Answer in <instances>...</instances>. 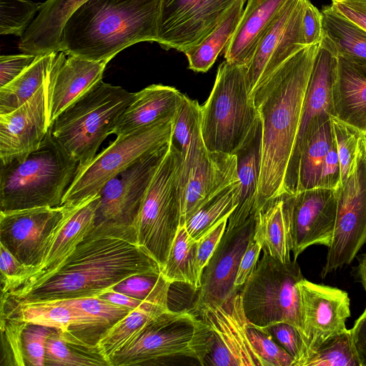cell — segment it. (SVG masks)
<instances>
[{
    "mask_svg": "<svg viewBox=\"0 0 366 366\" xmlns=\"http://www.w3.org/2000/svg\"><path fill=\"white\" fill-rule=\"evenodd\" d=\"M211 328L214 338L204 365L265 366L254 350L248 333L240 292L220 305L204 307L197 314Z\"/></svg>",
    "mask_w": 366,
    "mask_h": 366,
    "instance_id": "obj_15",
    "label": "cell"
},
{
    "mask_svg": "<svg viewBox=\"0 0 366 366\" xmlns=\"http://www.w3.org/2000/svg\"><path fill=\"white\" fill-rule=\"evenodd\" d=\"M61 301L96 317L109 330L132 311L127 307L112 304L97 296Z\"/></svg>",
    "mask_w": 366,
    "mask_h": 366,
    "instance_id": "obj_47",
    "label": "cell"
},
{
    "mask_svg": "<svg viewBox=\"0 0 366 366\" xmlns=\"http://www.w3.org/2000/svg\"><path fill=\"white\" fill-rule=\"evenodd\" d=\"M0 164L1 212L61 206L78 168L50 130L26 157Z\"/></svg>",
    "mask_w": 366,
    "mask_h": 366,
    "instance_id": "obj_4",
    "label": "cell"
},
{
    "mask_svg": "<svg viewBox=\"0 0 366 366\" xmlns=\"http://www.w3.org/2000/svg\"><path fill=\"white\" fill-rule=\"evenodd\" d=\"M169 310V307L147 303L132 310L108 330L99 340L97 347L109 365L114 354L129 345L152 320Z\"/></svg>",
    "mask_w": 366,
    "mask_h": 366,
    "instance_id": "obj_35",
    "label": "cell"
},
{
    "mask_svg": "<svg viewBox=\"0 0 366 366\" xmlns=\"http://www.w3.org/2000/svg\"><path fill=\"white\" fill-rule=\"evenodd\" d=\"M351 333L362 366H366V307L357 319Z\"/></svg>",
    "mask_w": 366,
    "mask_h": 366,
    "instance_id": "obj_56",
    "label": "cell"
},
{
    "mask_svg": "<svg viewBox=\"0 0 366 366\" xmlns=\"http://www.w3.org/2000/svg\"><path fill=\"white\" fill-rule=\"evenodd\" d=\"M182 157L171 144L146 190L132 225L137 243L162 269L181 226Z\"/></svg>",
    "mask_w": 366,
    "mask_h": 366,
    "instance_id": "obj_7",
    "label": "cell"
},
{
    "mask_svg": "<svg viewBox=\"0 0 366 366\" xmlns=\"http://www.w3.org/2000/svg\"><path fill=\"white\" fill-rule=\"evenodd\" d=\"M332 122L340 164L341 184H342L354 169L358 143L364 134L336 117H333Z\"/></svg>",
    "mask_w": 366,
    "mask_h": 366,
    "instance_id": "obj_44",
    "label": "cell"
},
{
    "mask_svg": "<svg viewBox=\"0 0 366 366\" xmlns=\"http://www.w3.org/2000/svg\"><path fill=\"white\" fill-rule=\"evenodd\" d=\"M334 139L330 119L314 134L301 153L296 192L319 187L326 156Z\"/></svg>",
    "mask_w": 366,
    "mask_h": 366,
    "instance_id": "obj_37",
    "label": "cell"
},
{
    "mask_svg": "<svg viewBox=\"0 0 366 366\" xmlns=\"http://www.w3.org/2000/svg\"><path fill=\"white\" fill-rule=\"evenodd\" d=\"M169 144L142 157L107 182L99 192L95 223L133 225L146 190Z\"/></svg>",
    "mask_w": 366,
    "mask_h": 366,
    "instance_id": "obj_17",
    "label": "cell"
},
{
    "mask_svg": "<svg viewBox=\"0 0 366 366\" xmlns=\"http://www.w3.org/2000/svg\"><path fill=\"white\" fill-rule=\"evenodd\" d=\"M57 52L38 55L36 60L18 77L0 88V114L20 107L46 83Z\"/></svg>",
    "mask_w": 366,
    "mask_h": 366,
    "instance_id": "obj_33",
    "label": "cell"
},
{
    "mask_svg": "<svg viewBox=\"0 0 366 366\" xmlns=\"http://www.w3.org/2000/svg\"><path fill=\"white\" fill-rule=\"evenodd\" d=\"M239 180L237 205L228 219L226 229L242 224L257 214L256 203L262 160V124L259 117L249 136L234 154Z\"/></svg>",
    "mask_w": 366,
    "mask_h": 366,
    "instance_id": "obj_28",
    "label": "cell"
},
{
    "mask_svg": "<svg viewBox=\"0 0 366 366\" xmlns=\"http://www.w3.org/2000/svg\"><path fill=\"white\" fill-rule=\"evenodd\" d=\"M318 44L290 56L251 94L262 124L257 214L285 194L287 169Z\"/></svg>",
    "mask_w": 366,
    "mask_h": 366,
    "instance_id": "obj_2",
    "label": "cell"
},
{
    "mask_svg": "<svg viewBox=\"0 0 366 366\" xmlns=\"http://www.w3.org/2000/svg\"><path fill=\"white\" fill-rule=\"evenodd\" d=\"M184 94L172 86L152 84L135 93L113 134L117 137L174 118Z\"/></svg>",
    "mask_w": 366,
    "mask_h": 366,
    "instance_id": "obj_26",
    "label": "cell"
},
{
    "mask_svg": "<svg viewBox=\"0 0 366 366\" xmlns=\"http://www.w3.org/2000/svg\"><path fill=\"white\" fill-rule=\"evenodd\" d=\"M247 329L250 341L265 366H294L293 357L270 334L249 322Z\"/></svg>",
    "mask_w": 366,
    "mask_h": 366,
    "instance_id": "obj_45",
    "label": "cell"
},
{
    "mask_svg": "<svg viewBox=\"0 0 366 366\" xmlns=\"http://www.w3.org/2000/svg\"><path fill=\"white\" fill-rule=\"evenodd\" d=\"M303 366H362L351 330L328 338L310 355Z\"/></svg>",
    "mask_w": 366,
    "mask_h": 366,
    "instance_id": "obj_39",
    "label": "cell"
},
{
    "mask_svg": "<svg viewBox=\"0 0 366 366\" xmlns=\"http://www.w3.org/2000/svg\"><path fill=\"white\" fill-rule=\"evenodd\" d=\"M239 180L206 201L182 224L192 238L198 241L224 219L228 218L237 205Z\"/></svg>",
    "mask_w": 366,
    "mask_h": 366,
    "instance_id": "obj_36",
    "label": "cell"
},
{
    "mask_svg": "<svg viewBox=\"0 0 366 366\" xmlns=\"http://www.w3.org/2000/svg\"><path fill=\"white\" fill-rule=\"evenodd\" d=\"M337 57L332 86L335 117L366 135V61Z\"/></svg>",
    "mask_w": 366,
    "mask_h": 366,
    "instance_id": "obj_25",
    "label": "cell"
},
{
    "mask_svg": "<svg viewBox=\"0 0 366 366\" xmlns=\"http://www.w3.org/2000/svg\"><path fill=\"white\" fill-rule=\"evenodd\" d=\"M46 83L16 109L0 114V162L21 160L39 148L49 128Z\"/></svg>",
    "mask_w": 366,
    "mask_h": 366,
    "instance_id": "obj_21",
    "label": "cell"
},
{
    "mask_svg": "<svg viewBox=\"0 0 366 366\" xmlns=\"http://www.w3.org/2000/svg\"><path fill=\"white\" fill-rule=\"evenodd\" d=\"M26 322L6 305L1 303V363L9 365H25L21 333Z\"/></svg>",
    "mask_w": 366,
    "mask_h": 366,
    "instance_id": "obj_42",
    "label": "cell"
},
{
    "mask_svg": "<svg viewBox=\"0 0 366 366\" xmlns=\"http://www.w3.org/2000/svg\"><path fill=\"white\" fill-rule=\"evenodd\" d=\"M38 55L20 54L0 56V88L7 85L24 72Z\"/></svg>",
    "mask_w": 366,
    "mask_h": 366,
    "instance_id": "obj_51",
    "label": "cell"
},
{
    "mask_svg": "<svg viewBox=\"0 0 366 366\" xmlns=\"http://www.w3.org/2000/svg\"><path fill=\"white\" fill-rule=\"evenodd\" d=\"M66 208L67 204H63L0 211V244L19 262L35 269L40 264L45 246Z\"/></svg>",
    "mask_w": 366,
    "mask_h": 366,
    "instance_id": "obj_19",
    "label": "cell"
},
{
    "mask_svg": "<svg viewBox=\"0 0 366 366\" xmlns=\"http://www.w3.org/2000/svg\"><path fill=\"white\" fill-rule=\"evenodd\" d=\"M246 72V66L226 60L218 67L212 92L201 106L202 134L209 152L234 154L259 118Z\"/></svg>",
    "mask_w": 366,
    "mask_h": 366,
    "instance_id": "obj_6",
    "label": "cell"
},
{
    "mask_svg": "<svg viewBox=\"0 0 366 366\" xmlns=\"http://www.w3.org/2000/svg\"><path fill=\"white\" fill-rule=\"evenodd\" d=\"M227 222L228 218L224 219L197 241L196 261L201 276L226 230Z\"/></svg>",
    "mask_w": 366,
    "mask_h": 366,
    "instance_id": "obj_50",
    "label": "cell"
},
{
    "mask_svg": "<svg viewBox=\"0 0 366 366\" xmlns=\"http://www.w3.org/2000/svg\"><path fill=\"white\" fill-rule=\"evenodd\" d=\"M44 365L109 366L97 346L90 347L66 337L59 330L47 339Z\"/></svg>",
    "mask_w": 366,
    "mask_h": 366,
    "instance_id": "obj_38",
    "label": "cell"
},
{
    "mask_svg": "<svg viewBox=\"0 0 366 366\" xmlns=\"http://www.w3.org/2000/svg\"><path fill=\"white\" fill-rule=\"evenodd\" d=\"M174 118L117 137L86 166L77 169L63 204H76L99 194L112 178L142 157L170 143Z\"/></svg>",
    "mask_w": 366,
    "mask_h": 366,
    "instance_id": "obj_10",
    "label": "cell"
},
{
    "mask_svg": "<svg viewBox=\"0 0 366 366\" xmlns=\"http://www.w3.org/2000/svg\"><path fill=\"white\" fill-rule=\"evenodd\" d=\"M255 219L256 214H252L242 224L226 229L203 269L193 307L197 314L207 306L223 303L239 292L234 283L240 260L253 239Z\"/></svg>",
    "mask_w": 366,
    "mask_h": 366,
    "instance_id": "obj_18",
    "label": "cell"
},
{
    "mask_svg": "<svg viewBox=\"0 0 366 366\" xmlns=\"http://www.w3.org/2000/svg\"><path fill=\"white\" fill-rule=\"evenodd\" d=\"M97 297H99L100 298L112 304L125 307L132 310L140 307L147 303H152L135 299L122 293L115 292L112 290H109L100 294Z\"/></svg>",
    "mask_w": 366,
    "mask_h": 366,
    "instance_id": "obj_57",
    "label": "cell"
},
{
    "mask_svg": "<svg viewBox=\"0 0 366 366\" xmlns=\"http://www.w3.org/2000/svg\"><path fill=\"white\" fill-rule=\"evenodd\" d=\"M134 96L135 93L102 80L52 122L51 136L77 162V169L95 157Z\"/></svg>",
    "mask_w": 366,
    "mask_h": 366,
    "instance_id": "obj_5",
    "label": "cell"
},
{
    "mask_svg": "<svg viewBox=\"0 0 366 366\" xmlns=\"http://www.w3.org/2000/svg\"><path fill=\"white\" fill-rule=\"evenodd\" d=\"M201 129V105L184 94L172 122L170 144L181 154L187 156L192 139Z\"/></svg>",
    "mask_w": 366,
    "mask_h": 366,
    "instance_id": "obj_41",
    "label": "cell"
},
{
    "mask_svg": "<svg viewBox=\"0 0 366 366\" xmlns=\"http://www.w3.org/2000/svg\"><path fill=\"white\" fill-rule=\"evenodd\" d=\"M159 272L133 227L100 222L51 271L1 295L16 303L97 297L132 275Z\"/></svg>",
    "mask_w": 366,
    "mask_h": 366,
    "instance_id": "obj_1",
    "label": "cell"
},
{
    "mask_svg": "<svg viewBox=\"0 0 366 366\" xmlns=\"http://www.w3.org/2000/svg\"><path fill=\"white\" fill-rule=\"evenodd\" d=\"M303 278L297 259L283 263L263 253L240 292L247 320L260 329L279 322L288 323L302 336L298 282Z\"/></svg>",
    "mask_w": 366,
    "mask_h": 366,
    "instance_id": "obj_9",
    "label": "cell"
},
{
    "mask_svg": "<svg viewBox=\"0 0 366 366\" xmlns=\"http://www.w3.org/2000/svg\"><path fill=\"white\" fill-rule=\"evenodd\" d=\"M34 267L19 262L3 244H0L1 295H6L21 285L34 273Z\"/></svg>",
    "mask_w": 366,
    "mask_h": 366,
    "instance_id": "obj_49",
    "label": "cell"
},
{
    "mask_svg": "<svg viewBox=\"0 0 366 366\" xmlns=\"http://www.w3.org/2000/svg\"><path fill=\"white\" fill-rule=\"evenodd\" d=\"M322 13V39L337 56L366 61V30L334 9Z\"/></svg>",
    "mask_w": 366,
    "mask_h": 366,
    "instance_id": "obj_30",
    "label": "cell"
},
{
    "mask_svg": "<svg viewBox=\"0 0 366 366\" xmlns=\"http://www.w3.org/2000/svg\"><path fill=\"white\" fill-rule=\"evenodd\" d=\"M331 6L366 30V0H332Z\"/></svg>",
    "mask_w": 366,
    "mask_h": 366,
    "instance_id": "obj_55",
    "label": "cell"
},
{
    "mask_svg": "<svg viewBox=\"0 0 366 366\" xmlns=\"http://www.w3.org/2000/svg\"><path fill=\"white\" fill-rule=\"evenodd\" d=\"M41 3L29 0H0V34L21 36L34 20Z\"/></svg>",
    "mask_w": 366,
    "mask_h": 366,
    "instance_id": "obj_43",
    "label": "cell"
},
{
    "mask_svg": "<svg viewBox=\"0 0 366 366\" xmlns=\"http://www.w3.org/2000/svg\"><path fill=\"white\" fill-rule=\"evenodd\" d=\"M246 0H237L220 24L198 45L184 52L189 69L206 72L213 65L235 31Z\"/></svg>",
    "mask_w": 366,
    "mask_h": 366,
    "instance_id": "obj_32",
    "label": "cell"
},
{
    "mask_svg": "<svg viewBox=\"0 0 366 366\" xmlns=\"http://www.w3.org/2000/svg\"><path fill=\"white\" fill-rule=\"evenodd\" d=\"M262 248L254 239H252L241 260L234 280V287L239 291L248 280L254 269H255Z\"/></svg>",
    "mask_w": 366,
    "mask_h": 366,
    "instance_id": "obj_54",
    "label": "cell"
},
{
    "mask_svg": "<svg viewBox=\"0 0 366 366\" xmlns=\"http://www.w3.org/2000/svg\"><path fill=\"white\" fill-rule=\"evenodd\" d=\"M197 241L181 225L161 269L162 274L171 284L180 282L189 285L194 291L199 290L202 276L197 266Z\"/></svg>",
    "mask_w": 366,
    "mask_h": 366,
    "instance_id": "obj_34",
    "label": "cell"
},
{
    "mask_svg": "<svg viewBox=\"0 0 366 366\" xmlns=\"http://www.w3.org/2000/svg\"><path fill=\"white\" fill-rule=\"evenodd\" d=\"M59 329L26 322L21 333L22 351L25 365L44 366L46 342Z\"/></svg>",
    "mask_w": 366,
    "mask_h": 366,
    "instance_id": "obj_46",
    "label": "cell"
},
{
    "mask_svg": "<svg viewBox=\"0 0 366 366\" xmlns=\"http://www.w3.org/2000/svg\"><path fill=\"white\" fill-rule=\"evenodd\" d=\"M279 198L294 259L308 247L331 243L337 215V190L314 188Z\"/></svg>",
    "mask_w": 366,
    "mask_h": 366,
    "instance_id": "obj_13",
    "label": "cell"
},
{
    "mask_svg": "<svg viewBox=\"0 0 366 366\" xmlns=\"http://www.w3.org/2000/svg\"><path fill=\"white\" fill-rule=\"evenodd\" d=\"M262 330L272 335L294 359V366H303L307 360V348L300 332L293 325L279 322Z\"/></svg>",
    "mask_w": 366,
    "mask_h": 366,
    "instance_id": "obj_48",
    "label": "cell"
},
{
    "mask_svg": "<svg viewBox=\"0 0 366 366\" xmlns=\"http://www.w3.org/2000/svg\"><path fill=\"white\" fill-rule=\"evenodd\" d=\"M213 338L211 328L197 315L169 309L152 320L129 345L114 354L109 366L151 365L177 356L194 358L204 365Z\"/></svg>",
    "mask_w": 366,
    "mask_h": 366,
    "instance_id": "obj_8",
    "label": "cell"
},
{
    "mask_svg": "<svg viewBox=\"0 0 366 366\" xmlns=\"http://www.w3.org/2000/svg\"><path fill=\"white\" fill-rule=\"evenodd\" d=\"M305 0H287L259 41L247 66L251 94L286 59L307 46L303 33Z\"/></svg>",
    "mask_w": 366,
    "mask_h": 366,
    "instance_id": "obj_16",
    "label": "cell"
},
{
    "mask_svg": "<svg viewBox=\"0 0 366 366\" xmlns=\"http://www.w3.org/2000/svg\"><path fill=\"white\" fill-rule=\"evenodd\" d=\"M287 0H247L241 19L225 46L226 61L247 66L262 36Z\"/></svg>",
    "mask_w": 366,
    "mask_h": 366,
    "instance_id": "obj_27",
    "label": "cell"
},
{
    "mask_svg": "<svg viewBox=\"0 0 366 366\" xmlns=\"http://www.w3.org/2000/svg\"><path fill=\"white\" fill-rule=\"evenodd\" d=\"M107 64L56 53L46 84L50 126L65 109L102 80Z\"/></svg>",
    "mask_w": 366,
    "mask_h": 366,
    "instance_id": "obj_22",
    "label": "cell"
},
{
    "mask_svg": "<svg viewBox=\"0 0 366 366\" xmlns=\"http://www.w3.org/2000/svg\"><path fill=\"white\" fill-rule=\"evenodd\" d=\"M237 0H162L157 42L184 53L224 19Z\"/></svg>",
    "mask_w": 366,
    "mask_h": 366,
    "instance_id": "obj_14",
    "label": "cell"
},
{
    "mask_svg": "<svg viewBox=\"0 0 366 366\" xmlns=\"http://www.w3.org/2000/svg\"><path fill=\"white\" fill-rule=\"evenodd\" d=\"M161 1L87 0L64 24L60 51L109 63L137 43L157 42Z\"/></svg>",
    "mask_w": 366,
    "mask_h": 366,
    "instance_id": "obj_3",
    "label": "cell"
},
{
    "mask_svg": "<svg viewBox=\"0 0 366 366\" xmlns=\"http://www.w3.org/2000/svg\"><path fill=\"white\" fill-rule=\"evenodd\" d=\"M337 57L325 39L318 44L285 179V194L297 192L301 153L314 134L335 117L332 86Z\"/></svg>",
    "mask_w": 366,
    "mask_h": 366,
    "instance_id": "obj_12",
    "label": "cell"
},
{
    "mask_svg": "<svg viewBox=\"0 0 366 366\" xmlns=\"http://www.w3.org/2000/svg\"><path fill=\"white\" fill-rule=\"evenodd\" d=\"M172 284L162 272L132 275L110 290L135 299L169 307V292Z\"/></svg>",
    "mask_w": 366,
    "mask_h": 366,
    "instance_id": "obj_40",
    "label": "cell"
},
{
    "mask_svg": "<svg viewBox=\"0 0 366 366\" xmlns=\"http://www.w3.org/2000/svg\"><path fill=\"white\" fill-rule=\"evenodd\" d=\"M340 185V164L335 137L326 156L319 187L337 189Z\"/></svg>",
    "mask_w": 366,
    "mask_h": 366,
    "instance_id": "obj_53",
    "label": "cell"
},
{
    "mask_svg": "<svg viewBox=\"0 0 366 366\" xmlns=\"http://www.w3.org/2000/svg\"><path fill=\"white\" fill-rule=\"evenodd\" d=\"M99 202L100 194H97L76 204H67L62 218L45 246L40 264L21 284L46 274L76 248L95 227Z\"/></svg>",
    "mask_w": 366,
    "mask_h": 366,
    "instance_id": "obj_24",
    "label": "cell"
},
{
    "mask_svg": "<svg viewBox=\"0 0 366 366\" xmlns=\"http://www.w3.org/2000/svg\"><path fill=\"white\" fill-rule=\"evenodd\" d=\"M336 190V221L322 277L350 264L366 244V135L360 139L351 174Z\"/></svg>",
    "mask_w": 366,
    "mask_h": 366,
    "instance_id": "obj_11",
    "label": "cell"
},
{
    "mask_svg": "<svg viewBox=\"0 0 366 366\" xmlns=\"http://www.w3.org/2000/svg\"><path fill=\"white\" fill-rule=\"evenodd\" d=\"M253 239L260 245L263 253L283 263L291 261L292 250L280 198L256 214Z\"/></svg>",
    "mask_w": 366,
    "mask_h": 366,
    "instance_id": "obj_31",
    "label": "cell"
},
{
    "mask_svg": "<svg viewBox=\"0 0 366 366\" xmlns=\"http://www.w3.org/2000/svg\"><path fill=\"white\" fill-rule=\"evenodd\" d=\"M237 181L234 154L206 149L198 155L182 174L181 225L206 201Z\"/></svg>",
    "mask_w": 366,
    "mask_h": 366,
    "instance_id": "obj_23",
    "label": "cell"
},
{
    "mask_svg": "<svg viewBox=\"0 0 366 366\" xmlns=\"http://www.w3.org/2000/svg\"><path fill=\"white\" fill-rule=\"evenodd\" d=\"M302 24L306 45L318 44L322 38V13L309 0H305Z\"/></svg>",
    "mask_w": 366,
    "mask_h": 366,
    "instance_id": "obj_52",
    "label": "cell"
},
{
    "mask_svg": "<svg viewBox=\"0 0 366 366\" xmlns=\"http://www.w3.org/2000/svg\"><path fill=\"white\" fill-rule=\"evenodd\" d=\"M298 287L307 360L328 338L347 330L345 322L350 317V300L345 291L305 278L298 282Z\"/></svg>",
    "mask_w": 366,
    "mask_h": 366,
    "instance_id": "obj_20",
    "label": "cell"
},
{
    "mask_svg": "<svg viewBox=\"0 0 366 366\" xmlns=\"http://www.w3.org/2000/svg\"><path fill=\"white\" fill-rule=\"evenodd\" d=\"M358 264L353 267L352 274L357 282L362 285L366 292V252L357 257Z\"/></svg>",
    "mask_w": 366,
    "mask_h": 366,
    "instance_id": "obj_58",
    "label": "cell"
},
{
    "mask_svg": "<svg viewBox=\"0 0 366 366\" xmlns=\"http://www.w3.org/2000/svg\"><path fill=\"white\" fill-rule=\"evenodd\" d=\"M87 0H46L41 3L37 16L19 42L25 54L42 55L60 51L64 24L74 11Z\"/></svg>",
    "mask_w": 366,
    "mask_h": 366,
    "instance_id": "obj_29",
    "label": "cell"
}]
</instances>
